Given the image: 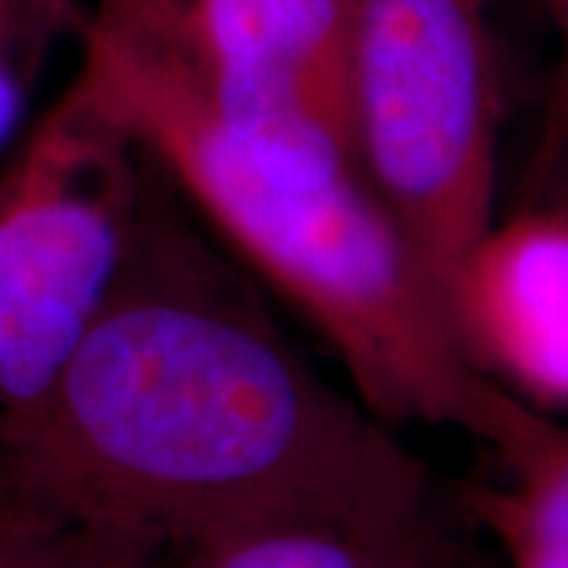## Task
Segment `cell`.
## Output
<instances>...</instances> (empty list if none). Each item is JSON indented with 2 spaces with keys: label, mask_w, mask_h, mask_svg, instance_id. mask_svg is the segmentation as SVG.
<instances>
[{
  "label": "cell",
  "mask_w": 568,
  "mask_h": 568,
  "mask_svg": "<svg viewBox=\"0 0 568 568\" xmlns=\"http://www.w3.org/2000/svg\"><path fill=\"white\" fill-rule=\"evenodd\" d=\"M439 568H452V566H448V562H443V566H439Z\"/></svg>",
  "instance_id": "5bb4252c"
},
{
  "label": "cell",
  "mask_w": 568,
  "mask_h": 568,
  "mask_svg": "<svg viewBox=\"0 0 568 568\" xmlns=\"http://www.w3.org/2000/svg\"><path fill=\"white\" fill-rule=\"evenodd\" d=\"M73 85L168 174L174 190L345 364L379 420L470 433L496 455L547 417L467 361L386 209L354 164L237 140L209 108L186 54L82 22Z\"/></svg>",
  "instance_id": "7a4b0ae2"
},
{
  "label": "cell",
  "mask_w": 568,
  "mask_h": 568,
  "mask_svg": "<svg viewBox=\"0 0 568 568\" xmlns=\"http://www.w3.org/2000/svg\"><path fill=\"white\" fill-rule=\"evenodd\" d=\"M436 530L386 534L332 521H282L181 549L168 568H439Z\"/></svg>",
  "instance_id": "52a82bcc"
},
{
  "label": "cell",
  "mask_w": 568,
  "mask_h": 568,
  "mask_svg": "<svg viewBox=\"0 0 568 568\" xmlns=\"http://www.w3.org/2000/svg\"><path fill=\"white\" fill-rule=\"evenodd\" d=\"M145 152L70 82L0 171V417L44 398L121 278Z\"/></svg>",
  "instance_id": "277c9868"
},
{
  "label": "cell",
  "mask_w": 568,
  "mask_h": 568,
  "mask_svg": "<svg viewBox=\"0 0 568 568\" xmlns=\"http://www.w3.org/2000/svg\"><path fill=\"white\" fill-rule=\"evenodd\" d=\"M530 205H549L568 215V142L549 164V171L530 186Z\"/></svg>",
  "instance_id": "4fadbf2b"
},
{
  "label": "cell",
  "mask_w": 568,
  "mask_h": 568,
  "mask_svg": "<svg viewBox=\"0 0 568 568\" xmlns=\"http://www.w3.org/2000/svg\"><path fill=\"white\" fill-rule=\"evenodd\" d=\"M92 22L126 39L183 51L186 0H99Z\"/></svg>",
  "instance_id": "8fae6325"
},
{
  "label": "cell",
  "mask_w": 568,
  "mask_h": 568,
  "mask_svg": "<svg viewBox=\"0 0 568 568\" xmlns=\"http://www.w3.org/2000/svg\"><path fill=\"white\" fill-rule=\"evenodd\" d=\"M354 3L357 168L452 325L462 268L496 224V0Z\"/></svg>",
  "instance_id": "3957f363"
},
{
  "label": "cell",
  "mask_w": 568,
  "mask_h": 568,
  "mask_svg": "<svg viewBox=\"0 0 568 568\" xmlns=\"http://www.w3.org/2000/svg\"><path fill=\"white\" fill-rule=\"evenodd\" d=\"M568 142V140H566ZM562 149H566V145H562ZM562 149H559V152H562ZM552 162H556V159H552Z\"/></svg>",
  "instance_id": "9a60e30c"
},
{
  "label": "cell",
  "mask_w": 568,
  "mask_h": 568,
  "mask_svg": "<svg viewBox=\"0 0 568 568\" xmlns=\"http://www.w3.org/2000/svg\"><path fill=\"white\" fill-rule=\"evenodd\" d=\"M171 552L85 525L0 465V568H168Z\"/></svg>",
  "instance_id": "9c48e42d"
},
{
  "label": "cell",
  "mask_w": 568,
  "mask_h": 568,
  "mask_svg": "<svg viewBox=\"0 0 568 568\" xmlns=\"http://www.w3.org/2000/svg\"><path fill=\"white\" fill-rule=\"evenodd\" d=\"M174 196L145 155L121 278L44 398L0 417V465L171 556L282 521L436 530L424 465L306 364Z\"/></svg>",
  "instance_id": "6da1fadb"
},
{
  "label": "cell",
  "mask_w": 568,
  "mask_h": 568,
  "mask_svg": "<svg viewBox=\"0 0 568 568\" xmlns=\"http://www.w3.org/2000/svg\"><path fill=\"white\" fill-rule=\"evenodd\" d=\"M547 17L559 32L562 41V63H559V73H556V85H552V99L547 108V126H544V136L537 145V159L530 168V183H537L544 178L552 159L559 155V149L568 140V0H540Z\"/></svg>",
  "instance_id": "7c38bea8"
},
{
  "label": "cell",
  "mask_w": 568,
  "mask_h": 568,
  "mask_svg": "<svg viewBox=\"0 0 568 568\" xmlns=\"http://www.w3.org/2000/svg\"><path fill=\"white\" fill-rule=\"evenodd\" d=\"M354 32V0H186L183 54L237 140L357 168Z\"/></svg>",
  "instance_id": "5b68a950"
},
{
  "label": "cell",
  "mask_w": 568,
  "mask_h": 568,
  "mask_svg": "<svg viewBox=\"0 0 568 568\" xmlns=\"http://www.w3.org/2000/svg\"><path fill=\"white\" fill-rule=\"evenodd\" d=\"M82 22L73 0H0V149L20 130L51 44Z\"/></svg>",
  "instance_id": "30bf717a"
},
{
  "label": "cell",
  "mask_w": 568,
  "mask_h": 568,
  "mask_svg": "<svg viewBox=\"0 0 568 568\" xmlns=\"http://www.w3.org/2000/svg\"><path fill=\"white\" fill-rule=\"evenodd\" d=\"M452 325L467 361L568 407V215L530 205L467 256Z\"/></svg>",
  "instance_id": "8992f818"
},
{
  "label": "cell",
  "mask_w": 568,
  "mask_h": 568,
  "mask_svg": "<svg viewBox=\"0 0 568 568\" xmlns=\"http://www.w3.org/2000/svg\"><path fill=\"white\" fill-rule=\"evenodd\" d=\"M499 462L508 480L474 489L470 506L499 540L508 568H568V426L547 417Z\"/></svg>",
  "instance_id": "ba28073f"
}]
</instances>
